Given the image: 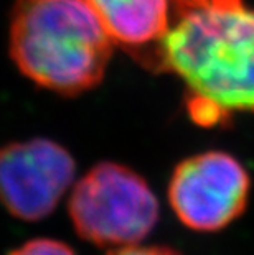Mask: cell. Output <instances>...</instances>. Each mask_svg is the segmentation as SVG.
<instances>
[{
  "label": "cell",
  "mask_w": 254,
  "mask_h": 255,
  "mask_svg": "<svg viewBox=\"0 0 254 255\" xmlns=\"http://www.w3.org/2000/svg\"><path fill=\"white\" fill-rule=\"evenodd\" d=\"M8 255H76L68 244L55 239H33L20 247L13 249Z\"/></svg>",
  "instance_id": "52a82bcc"
},
{
  "label": "cell",
  "mask_w": 254,
  "mask_h": 255,
  "mask_svg": "<svg viewBox=\"0 0 254 255\" xmlns=\"http://www.w3.org/2000/svg\"><path fill=\"white\" fill-rule=\"evenodd\" d=\"M106 255H182V254L169 246H139V244H134V246L111 249Z\"/></svg>",
  "instance_id": "ba28073f"
},
{
  "label": "cell",
  "mask_w": 254,
  "mask_h": 255,
  "mask_svg": "<svg viewBox=\"0 0 254 255\" xmlns=\"http://www.w3.org/2000/svg\"><path fill=\"white\" fill-rule=\"evenodd\" d=\"M112 41L86 0H17L10 56L26 78L74 96L101 83Z\"/></svg>",
  "instance_id": "7a4b0ae2"
},
{
  "label": "cell",
  "mask_w": 254,
  "mask_h": 255,
  "mask_svg": "<svg viewBox=\"0 0 254 255\" xmlns=\"http://www.w3.org/2000/svg\"><path fill=\"white\" fill-rule=\"evenodd\" d=\"M251 196L246 166L228 151L210 150L182 160L169 183V203L183 226L218 232L241 218Z\"/></svg>",
  "instance_id": "277c9868"
},
{
  "label": "cell",
  "mask_w": 254,
  "mask_h": 255,
  "mask_svg": "<svg viewBox=\"0 0 254 255\" xmlns=\"http://www.w3.org/2000/svg\"><path fill=\"white\" fill-rule=\"evenodd\" d=\"M159 199L129 166L104 161L73 186L68 213L76 234L98 247H126L144 241L159 222Z\"/></svg>",
  "instance_id": "3957f363"
},
{
  "label": "cell",
  "mask_w": 254,
  "mask_h": 255,
  "mask_svg": "<svg viewBox=\"0 0 254 255\" xmlns=\"http://www.w3.org/2000/svg\"><path fill=\"white\" fill-rule=\"evenodd\" d=\"M116 45L147 64L172 23L175 0H86Z\"/></svg>",
  "instance_id": "8992f818"
},
{
  "label": "cell",
  "mask_w": 254,
  "mask_h": 255,
  "mask_svg": "<svg viewBox=\"0 0 254 255\" xmlns=\"http://www.w3.org/2000/svg\"><path fill=\"white\" fill-rule=\"evenodd\" d=\"M76 173L71 153L48 138L0 148V203L13 218L35 222L53 213Z\"/></svg>",
  "instance_id": "5b68a950"
},
{
  "label": "cell",
  "mask_w": 254,
  "mask_h": 255,
  "mask_svg": "<svg viewBox=\"0 0 254 255\" xmlns=\"http://www.w3.org/2000/svg\"><path fill=\"white\" fill-rule=\"evenodd\" d=\"M147 64L185 84L188 116L200 127L254 114V7L246 0H175Z\"/></svg>",
  "instance_id": "6da1fadb"
}]
</instances>
